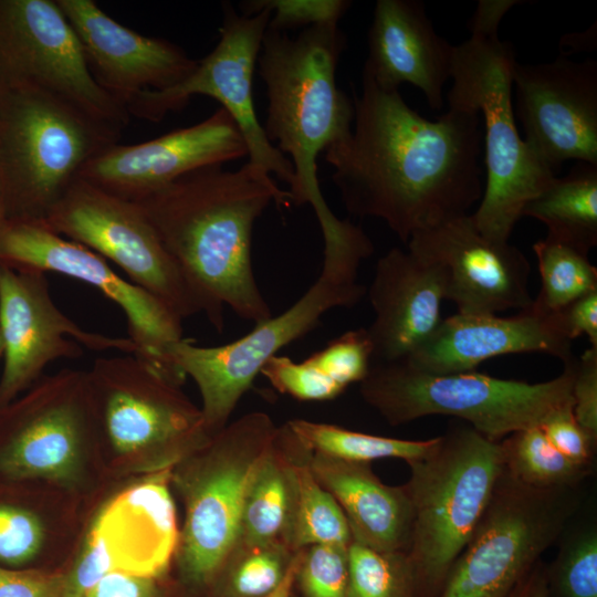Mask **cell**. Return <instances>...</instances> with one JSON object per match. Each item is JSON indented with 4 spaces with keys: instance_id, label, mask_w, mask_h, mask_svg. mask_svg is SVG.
<instances>
[{
    "instance_id": "8992f818",
    "label": "cell",
    "mask_w": 597,
    "mask_h": 597,
    "mask_svg": "<svg viewBox=\"0 0 597 597\" xmlns=\"http://www.w3.org/2000/svg\"><path fill=\"white\" fill-rule=\"evenodd\" d=\"M122 130L45 91L0 92V187L10 219L43 220Z\"/></svg>"
},
{
    "instance_id": "ba28073f",
    "label": "cell",
    "mask_w": 597,
    "mask_h": 597,
    "mask_svg": "<svg viewBox=\"0 0 597 597\" xmlns=\"http://www.w3.org/2000/svg\"><path fill=\"white\" fill-rule=\"evenodd\" d=\"M407 463L405 486L412 507L407 554L419 591L432 595L441 590L490 502L503 471L502 450L500 441L461 426Z\"/></svg>"
},
{
    "instance_id": "f907efd6",
    "label": "cell",
    "mask_w": 597,
    "mask_h": 597,
    "mask_svg": "<svg viewBox=\"0 0 597 597\" xmlns=\"http://www.w3.org/2000/svg\"><path fill=\"white\" fill-rule=\"evenodd\" d=\"M2 355H3V342H2V336L0 332V358L2 357Z\"/></svg>"
},
{
    "instance_id": "83f0119b",
    "label": "cell",
    "mask_w": 597,
    "mask_h": 597,
    "mask_svg": "<svg viewBox=\"0 0 597 597\" xmlns=\"http://www.w3.org/2000/svg\"><path fill=\"white\" fill-rule=\"evenodd\" d=\"M522 217L541 221L547 239L588 254L597 245V165L576 161L525 206Z\"/></svg>"
},
{
    "instance_id": "e0dca14e",
    "label": "cell",
    "mask_w": 597,
    "mask_h": 597,
    "mask_svg": "<svg viewBox=\"0 0 597 597\" xmlns=\"http://www.w3.org/2000/svg\"><path fill=\"white\" fill-rule=\"evenodd\" d=\"M0 332L3 370L0 409L42 377L60 358H78L91 350L118 349L136 355L128 337L87 332L55 305L46 273L0 263Z\"/></svg>"
},
{
    "instance_id": "5b68a950",
    "label": "cell",
    "mask_w": 597,
    "mask_h": 597,
    "mask_svg": "<svg viewBox=\"0 0 597 597\" xmlns=\"http://www.w3.org/2000/svg\"><path fill=\"white\" fill-rule=\"evenodd\" d=\"M374 253L367 243L324 245L320 275L308 290L279 315L224 345L198 346L188 338L175 343L168 359L196 383L207 431L214 434L228 420L262 366L284 346L313 331L323 315L337 307H353L366 295L358 282L362 262Z\"/></svg>"
},
{
    "instance_id": "3957f363",
    "label": "cell",
    "mask_w": 597,
    "mask_h": 597,
    "mask_svg": "<svg viewBox=\"0 0 597 597\" xmlns=\"http://www.w3.org/2000/svg\"><path fill=\"white\" fill-rule=\"evenodd\" d=\"M345 48L338 24L313 25L295 36L266 29L256 63L268 97L266 138L294 169L291 203L311 205L318 222L334 213L321 191L317 156L348 137L354 121L353 101L336 82Z\"/></svg>"
},
{
    "instance_id": "f35d334b",
    "label": "cell",
    "mask_w": 597,
    "mask_h": 597,
    "mask_svg": "<svg viewBox=\"0 0 597 597\" xmlns=\"http://www.w3.org/2000/svg\"><path fill=\"white\" fill-rule=\"evenodd\" d=\"M260 375L280 392L304 401L331 400L345 390L307 359L296 363L274 355L262 366Z\"/></svg>"
},
{
    "instance_id": "bcb514c9",
    "label": "cell",
    "mask_w": 597,
    "mask_h": 597,
    "mask_svg": "<svg viewBox=\"0 0 597 597\" xmlns=\"http://www.w3.org/2000/svg\"><path fill=\"white\" fill-rule=\"evenodd\" d=\"M153 578L122 570L105 575L84 597H155Z\"/></svg>"
},
{
    "instance_id": "74e56055",
    "label": "cell",
    "mask_w": 597,
    "mask_h": 597,
    "mask_svg": "<svg viewBox=\"0 0 597 597\" xmlns=\"http://www.w3.org/2000/svg\"><path fill=\"white\" fill-rule=\"evenodd\" d=\"M347 547L317 544L301 549L296 577L306 597L347 596Z\"/></svg>"
},
{
    "instance_id": "9a60e30c",
    "label": "cell",
    "mask_w": 597,
    "mask_h": 597,
    "mask_svg": "<svg viewBox=\"0 0 597 597\" xmlns=\"http://www.w3.org/2000/svg\"><path fill=\"white\" fill-rule=\"evenodd\" d=\"M98 433L87 373L41 377L0 409V473L10 479L72 481Z\"/></svg>"
},
{
    "instance_id": "ee69618b",
    "label": "cell",
    "mask_w": 597,
    "mask_h": 597,
    "mask_svg": "<svg viewBox=\"0 0 597 597\" xmlns=\"http://www.w3.org/2000/svg\"><path fill=\"white\" fill-rule=\"evenodd\" d=\"M64 576L0 567V597H63Z\"/></svg>"
},
{
    "instance_id": "7c38bea8",
    "label": "cell",
    "mask_w": 597,
    "mask_h": 597,
    "mask_svg": "<svg viewBox=\"0 0 597 597\" xmlns=\"http://www.w3.org/2000/svg\"><path fill=\"white\" fill-rule=\"evenodd\" d=\"M221 8L219 41L212 51L182 82L167 90L144 92L126 109L130 117L156 123L182 109L192 96L211 97L237 124L248 149L247 163L262 175L274 174L291 188L293 166L266 138L253 100L254 72L270 11L261 9L244 15L230 2H223Z\"/></svg>"
},
{
    "instance_id": "44dd1931",
    "label": "cell",
    "mask_w": 597,
    "mask_h": 597,
    "mask_svg": "<svg viewBox=\"0 0 597 597\" xmlns=\"http://www.w3.org/2000/svg\"><path fill=\"white\" fill-rule=\"evenodd\" d=\"M55 1L81 43L93 78L125 108L144 92L179 84L197 66L198 60L181 46L126 28L94 0Z\"/></svg>"
},
{
    "instance_id": "277c9868",
    "label": "cell",
    "mask_w": 597,
    "mask_h": 597,
    "mask_svg": "<svg viewBox=\"0 0 597 597\" xmlns=\"http://www.w3.org/2000/svg\"><path fill=\"white\" fill-rule=\"evenodd\" d=\"M454 45L449 108L479 113L484 122L485 187L471 213L488 239L509 242L525 206L556 177L527 147L514 118L512 90L516 57L498 29L470 27Z\"/></svg>"
},
{
    "instance_id": "7a4b0ae2",
    "label": "cell",
    "mask_w": 597,
    "mask_h": 597,
    "mask_svg": "<svg viewBox=\"0 0 597 597\" xmlns=\"http://www.w3.org/2000/svg\"><path fill=\"white\" fill-rule=\"evenodd\" d=\"M136 202L180 269L201 313L221 332L223 310L258 324L272 316L255 281L252 232L273 202L290 207L291 195L248 163L188 174Z\"/></svg>"
},
{
    "instance_id": "ffe728a7",
    "label": "cell",
    "mask_w": 597,
    "mask_h": 597,
    "mask_svg": "<svg viewBox=\"0 0 597 597\" xmlns=\"http://www.w3.org/2000/svg\"><path fill=\"white\" fill-rule=\"evenodd\" d=\"M243 157H248L243 137L230 114L219 107L189 127L139 144L109 146L84 166L78 178L137 201L188 174Z\"/></svg>"
},
{
    "instance_id": "60d3db41",
    "label": "cell",
    "mask_w": 597,
    "mask_h": 597,
    "mask_svg": "<svg viewBox=\"0 0 597 597\" xmlns=\"http://www.w3.org/2000/svg\"><path fill=\"white\" fill-rule=\"evenodd\" d=\"M573 405L568 404L556 409L538 427L565 457L576 463L591 465L597 439L578 423Z\"/></svg>"
},
{
    "instance_id": "e575fe53",
    "label": "cell",
    "mask_w": 597,
    "mask_h": 597,
    "mask_svg": "<svg viewBox=\"0 0 597 597\" xmlns=\"http://www.w3.org/2000/svg\"><path fill=\"white\" fill-rule=\"evenodd\" d=\"M297 552L281 543L253 548L238 547L234 553L240 557L230 577L231 595L233 597L269 595L280 585Z\"/></svg>"
},
{
    "instance_id": "7402d4cb",
    "label": "cell",
    "mask_w": 597,
    "mask_h": 597,
    "mask_svg": "<svg viewBox=\"0 0 597 597\" xmlns=\"http://www.w3.org/2000/svg\"><path fill=\"white\" fill-rule=\"evenodd\" d=\"M523 353H543L563 364L575 357L557 313H540L531 306L510 317L457 313L443 318L401 362L423 373L443 375L473 371L488 359Z\"/></svg>"
},
{
    "instance_id": "2e32d148",
    "label": "cell",
    "mask_w": 597,
    "mask_h": 597,
    "mask_svg": "<svg viewBox=\"0 0 597 597\" xmlns=\"http://www.w3.org/2000/svg\"><path fill=\"white\" fill-rule=\"evenodd\" d=\"M0 263L55 272L87 283L123 311L135 356L177 381L186 376L168 359L184 338L182 321L150 293L117 274L108 261L53 230L42 220L9 219L0 235Z\"/></svg>"
},
{
    "instance_id": "8fae6325",
    "label": "cell",
    "mask_w": 597,
    "mask_h": 597,
    "mask_svg": "<svg viewBox=\"0 0 597 597\" xmlns=\"http://www.w3.org/2000/svg\"><path fill=\"white\" fill-rule=\"evenodd\" d=\"M578 505L577 488L533 489L512 478L503 465L439 597H505L561 537Z\"/></svg>"
},
{
    "instance_id": "681fc988",
    "label": "cell",
    "mask_w": 597,
    "mask_h": 597,
    "mask_svg": "<svg viewBox=\"0 0 597 597\" xmlns=\"http://www.w3.org/2000/svg\"><path fill=\"white\" fill-rule=\"evenodd\" d=\"M10 219L8 205L3 191L0 187V235Z\"/></svg>"
},
{
    "instance_id": "8d00e7d4",
    "label": "cell",
    "mask_w": 597,
    "mask_h": 597,
    "mask_svg": "<svg viewBox=\"0 0 597 597\" xmlns=\"http://www.w3.org/2000/svg\"><path fill=\"white\" fill-rule=\"evenodd\" d=\"M352 7L349 0H243L238 11L252 15L261 9L270 11L268 29L286 32L320 24H338Z\"/></svg>"
},
{
    "instance_id": "7dc6e473",
    "label": "cell",
    "mask_w": 597,
    "mask_h": 597,
    "mask_svg": "<svg viewBox=\"0 0 597 597\" xmlns=\"http://www.w3.org/2000/svg\"><path fill=\"white\" fill-rule=\"evenodd\" d=\"M505 597H551L547 570L538 562Z\"/></svg>"
},
{
    "instance_id": "30bf717a",
    "label": "cell",
    "mask_w": 597,
    "mask_h": 597,
    "mask_svg": "<svg viewBox=\"0 0 597 597\" xmlns=\"http://www.w3.org/2000/svg\"><path fill=\"white\" fill-rule=\"evenodd\" d=\"M86 373L98 433L119 457L163 471L211 438L181 384L139 357H100Z\"/></svg>"
},
{
    "instance_id": "9c48e42d",
    "label": "cell",
    "mask_w": 597,
    "mask_h": 597,
    "mask_svg": "<svg viewBox=\"0 0 597 597\" xmlns=\"http://www.w3.org/2000/svg\"><path fill=\"white\" fill-rule=\"evenodd\" d=\"M277 429L266 413H247L171 468L185 504L177 554L190 582L211 580L235 552L247 491Z\"/></svg>"
},
{
    "instance_id": "6da1fadb",
    "label": "cell",
    "mask_w": 597,
    "mask_h": 597,
    "mask_svg": "<svg viewBox=\"0 0 597 597\" xmlns=\"http://www.w3.org/2000/svg\"><path fill=\"white\" fill-rule=\"evenodd\" d=\"M353 105L349 136L324 151L348 213L384 221L407 243L418 231L468 214L481 200L479 113L449 108L429 121L399 91L364 76Z\"/></svg>"
},
{
    "instance_id": "ab89813d",
    "label": "cell",
    "mask_w": 597,
    "mask_h": 597,
    "mask_svg": "<svg viewBox=\"0 0 597 597\" xmlns=\"http://www.w3.org/2000/svg\"><path fill=\"white\" fill-rule=\"evenodd\" d=\"M44 538L43 526L32 512L0 504V562L21 565L40 551Z\"/></svg>"
},
{
    "instance_id": "603a6c76",
    "label": "cell",
    "mask_w": 597,
    "mask_h": 597,
    "mask_svg": "<svg viewBox=\"0 0 597 597\" xmlns=\"http://www.w3.org/2000/svg\"><path fill=\"white\" fill-rule=\"evenodd\" d=\"M366 292L375 313L367 328L371 364L406 359L442 321L443 276L434 264L408 249L392 248L377 261Z\"/></svg>"
},
{
    "instance_id": "d4e9b609",
    "label": "cell",
    "mask_w": 597,
    "mask_h": 597,
    "mask_svg": "<svg viewBox=\"0 0 597 597\" xmlns=\"http://www.w3.org/2000/svg\"><path fill=\"white\" fill-rule=\"evenodd\" d=\"M171 469L133 485L107 503L91 530L116 570L155 578L178 547L175 505L168 489Z\"/></svg>"
},
{
    "instance_id": "b9f144b4",
    "label": "cell",
    "mask_w": 597,
    "mask_h": 597,
    "mask_svg": "<svg viewBox=\"0 0 597 597\" xmlns=\"http://www.w3.org/2000/svg\"><path fill=\"white\" fill-rule=\"evenodd\" d=\"M572 396L576 420L597 439V347L576 357Z\"/></svg>"
},
{
    "instance_id": "5bb4252c",
    "label": "cell",
    "mask_w": 597,
    "mask_h": 597,
    "mask_svg": "<svg viewBox=\"0 0 597 597\" xmlns=\"http://www.w3.org/2000/svg\"><path fill=\"white\" fill-rule=\"evenodd\" d=\"M23 86L57 96L118 130L132 118L93 78L55 0H0V92Z\"/></svg>"
},
{
    "instance_id": "484cf974",
    "label": "cell",
    "mask_w": 597,
    "mask_h": 597,
    "mask_svg": "<svg viewBox=\"0 0 597 597\" xmlns=\"http://www.w3.org/2000/svg\"><path fill=\"white\" fill-rule=\"evenodd\" d=\"M308 462L317 481L342 509L352 541L380 552H408L412 507L405 484H385L369 463L311 451Z\"/></svg>"
},
{
    "instance_id": "7bdbcfd3",
    "label": "cell",
    "mask_w": 597,
    "mask_h": 597,
    "mask_svg": "<svg viewBox=\"0 0 597 597\" xmlns=\"http://www.w3.org/2000/svg\"><path fill=\"white\" fill-rule=\"evenodd\" d=\"M116 570L102 543L90 532L73 569L64 576L63 597H84L105 575Z\"/></svg>"
},
{
    "instance_id": "ac0fdd59",
    "label": "cell",
    "mask_w": 597,
    "mask_h": 597,
    "mask_svg": "<svg viewBox=\"0 0 597 597\" xmlns=\"http://www.w3.org/2000/svg\"><path fill=\"white\" fill-rule=\"evenodd\" d=\"M516 114L531 151L554 172L565 160L597 165V62L557 57L513 71Z\"/></svg>"
},
{
    "instance_id": "52a82bcc",
    "label": "cell",
    "mask_w": 597,
    "mask_h": 597,
    "mask_svg": "<svg viewBox=\"0 0 597 597\" xmlns=\"http://www.w3.org/2000/svg\"><path fill=\"white\" fill-rule=\"evenodd\" d=\"M575 360L573 357L564 363L557 377L535 384L475 370L428 374L401 360L374 363L359 383L360 395L389 425H404L427 416H451L498 441L515 431L540 426L556 409L574 404Z\"/></svg>"
},
{
    "instance_id": "f1b7e54d",
    "label": "cell",
    "mask_w": 597,
    "mask_h": 597,
    "mask_svg": "<svg viewBox=\"0 0 597 597\" xmlns=\"http://www.w3.org/2000/svg\"><path fill=\"white\" fill-rule=\"evenodd\" d=\"M291 510V474L277 429L273 446L247 491L238 547L253 548L277 543L285 545Z\"/></svg>"
},
{
    "instance_id": "f6af8a7d",
    "label": "cell",
    "mask_w": 597,
    "mask_h": 597,
    "mask_svg": "<svg viewBox=\"0 0 597 597\" xmlns=\"http://www.w3.org/2000/svg\"><path fill=\"white\" fill-rule=\"evenodd\" d=\"M556 313L568 339L573 342L586 335L590 347H597V290L583 295Z\"/></svg>"
},
{
    "instance_id": "4316f807",
    "label": "cell",
    "mask_w": 597,
    "mask_h": 597,
    "mask_svg": "<svg viewBox=\"0 0 597 597\" xmlns=\"http://www.w3.org/2000/svg\"><path fill=\"white\" fill-rule=\"evenodd\" d=\"M292 482V510L285 545L293 552L317 544L348 546L352 534L332 494L315 478L306 450L287 425L279 427Z\"/></svg>"
},
{
    "instance_id": "4fadbf2b",
    "label": "cell",
    "mask_w": 597,
    "mask_h": 597,
    "mask_svg": "<svg viewBox=\"0 0 597 597\" xmlns=\"http://www.w3.org/2000/svg\"><path fill=\"white\" fill-rule=\"evenodd\" d=\"M119 266L181 321L200 304L139 206L76 179L42 220Z\"/></svg>"
},
{
    "instance_id": "cb8c5ba5",
    "label": "cell",
    "mask_w": 597,
    "mask_h": 597,
    "mask_svg": "<svg viewBox=\"0 0 597 597\" xmlns=\"http://www.w3.org/2000/svg\"><path fill=\"white\" fill-rule=\"evenodd\" d=\"M363 76L385 91L419 88L432 109L443 106L454 45L441 38L417 0H378L368 31Z\"/></svg>"
},
{
    "instance_id": "d590c367",
    "label": "cell",
    "mask_w": 597,
    "mask_h": 597,
    "mask_svg": "<svg viewBox=\"0 0 597 597\" xmlns=\"http://www.w3.org/2000/svg\"><path fill=\"white\" fill-rule=\"evenodd\" d=\"M306 359L345 389L350 384L362 383L373 363L367 328L345 332Z\"/></svg>"
},
{
    "instance_id": "4dcf8cb0",
    "label": "cell",
    "mask_w": 597,
    "mask_h": 597,
    "mask_svg": "<svg viewBox=\"0 0 597 597\" xmlns=\"http://www.w3.org/2000/svg\"><path fill=\"white\" fill-rule=\"evenodd\" d=\"M500 446L506 472L533 489H574L591 472V465L576 463L561 453L538 426L511 433Z\"/></svg>"
},
{
    "instance_id": "c3c4849f",
    "label": "cell",
    "mask_w": 597,
    "mask_h": 597,
    "mask_svg": "<svg viewBox=\"0 0 597 597\" xmlns=\"http://www.w3.org/2000/svg\"><path fill=\"white\" fill-rule=\"evenodd\" d=\"M300 556L301 549L295 554L294 558L292 559L280 585L272 593L264 597H291L292 587L297 575Z\"/></svg>"
},
{
    "instance_id": "f546056e",
    "label": "cell",
    "mask_w": 597,
    "mask_h": 597,
    "mask_svg": "<svg viewBox=\"0 0 597 597\" xmlns=\"http://www.w3.org/2000/svg\"><path fill=\"white\" fill-rule=\"evenodd\" d=\"M286 425L306 450L362 463L390 458L408 462L429 452L438 441V437L406 440L374 436L305 419H293Z\"/></svg>"
},
{
    "instance_id": "1f68e13d",
    "label": "cell",
    "mask_w": 597,
    "mask_h": 597,
    "mask_svg": "<svg viewBox=\"0 0 597 597\" xmlns=\"http://www.w3.org/2000/svg\"><path fill=\"white\" fill-rule=\"evenodd\" d=\"M541 276V289L531 307L540 313H556L597 290V268L588 254L569 245L540 240L533 245Z\"/></svg>"
},
{
    "instance_id": "836d02e7",
    "label": "cell",
    "mask_w": 597,
    "mask_h": 597,
    "mask_svg": "<svg viewBox=\"0 0 597 597\" xmlns=\"http://www.w3.org/2000/svg\"><path fill=\"white\" fill-rule=\"evenodd\" d=\"M562 538L557 557L547 572L549 596L597 597L595 522L580 523Z\"/></svg>"
},
{
    "instance_id": "d6986e66",
    "label": "cell",
    "mask_w": 597,
    "mask_h": 597,
    "mask_svg": "<svg viewBox=\"0 0 597 597\" xmlns=\"http://www.w3.org/2000/svg\"><path fill=\"white\" fill-rule=\"evenodd\" d=\"M406 245L439 269L446 298L460 314L522 311L533 303L527 258L509 242L485 238L471 213L418 231Z\"/></svg>"
},
{
    "instance_id": "d6a6232c",
    "label": "cell",
    "mask_w": 597,
    "mask_h": 597,
    "mask_svg": "<svg viewBox=\"0 0 597 597\" xmlns=\"http://www.w3.org/2000/svg\"><path fill=\"white\" fill-rule=\"evenodd\" d=\"M346 597H416L419 585L406 552H380L352 541Z\"/></svg>"
}]
</instances>
